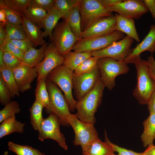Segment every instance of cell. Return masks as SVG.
<instances>
[{"instance_id": "1", "label": "cell", "mask_w": 155, "mask_h": 155, "mask_svg": "<svg viewBox=\"0 0 155 155\" xmlns=\"http://www.w3.org/2000/svg\"><path fill=\"white\" fill-rule=\"evenodd\" d=\"M105 87L100 77L93 89L77 101L76 115L80 120L94 124L96 122L94 114L101 103Z\"/></svg>"}, {"instance_id": "2", "label": "cell", "mask_w": 155, "mask_h": 155, "mask_svg": "<svg viewBox=\"0 0 155 155\" xmlns=\"http://www.w3.org/2000/svg\"><path fill=\"white\" fill-rule=\"evenodd\" d=\"M133 63L136 69L137 83L133 94L140 104H147L154 88L155 81L149 73L147 60L140 57Z\"/></svg>"}, {"instance_id": "3", "label": "cell", "mask_w": 155, "mask_h": 155, "mask_svg": "<svg viewBox=\"0 0 155 155\" xmlns=\"http://www.w3.org/2000/svg\"><path fill=\"white\" fill-rule=\"evenodd\" d=\"M73 76V71L62 65L53 69L47 77L48 79L58 85L63 92L69 110L71 111L75 109L77 102L74 99L72 95Z\"/></svg>"}, {"instance_id": "4", "label": "cell", "mask_w": 155, "mask_h": 155, "mask_svg": "<svg viewBox=\"0 0 155 155\" xmlns=\"http://www.w3.org/2000/svg\"><path fill=\"white\" fill-rule=\"evenodd\" d=\"M98 65L101 78L105 87L111 90L115 86V79L118 75L127 73L129 70L127 64L108 57L98 59Z\"/></svg>"}, {"instance_id": "5", "label": "cell", "mask_w": 155, "mask_h": 155, "mask_svg": "<svg viewBox=\"0 0 155 155\" xmlns=\"http://www.w3.org/2000/svg\"><path fill=\"white\" fill-rule=\"evenodd\" d=\"M124 36V33L115 30L104 36L83 38L76 42L72 50L75 51L92 53L105 48Z\"/></svg>"}, {"instance_id": "6", "label": "cell", "mask_w": 155, "mask_h": 155, "mask_svg": "<svg viewBox=\"0 0 155 155\" xmlns=\"http://www.w3.org/2000/svg\"><path fill=\"white\" fill-rule=\"evenodd\" d=\"M67 120L74 132L73 143L75 146H80L82 150L92 141L99 137L94 124L80 120L76 114H71L67 117Z\"/></svg>"}, {"instance_id": "7", "label": "cell", "mask_w": 155, "mask_h": 155, "mask_svg": "<svg viewBox=\"0 0 155 155\" xmlns=\"http://www.w3.org/2000/svg\"><path fill=\"white\" fill-rule=\"evenodd\" d=\"M80 12L82 32L98 18L112 14L99 0H80Z\"/></svg>"}, {"instance_id": "8", "label": "cell", "mask_w": 155, "mask_h": 155, "mask_svg": "<svg viewBox=\"0 0 155 155\" xmlns=\"http://www.w3.org/2000/svg\"><path fill=\"white\" fill-rule=\"evenodd\" d=\"M46 84L50 97L51 112L57 116L62 125H69L67 118L71 113L64 95L56 85L47 78Z\"/></svg>"}, {"instance_id": "9", "label": "cell", "mask_w": 155, "mask_h": 155, "mask_svg": "<svg viewBox=\"0 0 155 155\" xmlns=\"http://www.w3.org/2000/svg\"><path fill=\"white\" fill-rule=\"evenodd\" d=\"M52 37V42L59 54L63 57L71 51L79 40L64 20L57 24L53 30Z\"/></svg>"}, {"instance_id": "10", "label": "cell", "mask_w": 155, "mask_h": 155, "mask_svg": "<svg viewBox=\"0 0 155 155\" xmlns=\"http://www.w3.org/2000/svg\"><path fill=\"white\" fill-rule=\"evenodd\" d=\"M60 121L55 114L50 113L49 116L44 119L38 130V139L42 142L50 139L56 141L59 145L65 150L68 149L64 135L60 129Z\"/></svg>"}, {"instance_id": "11", "label": "cell", "mask_w": 155, "mask_h": 155, "mask_svg": "<svg viewBox=\"0 0 155 155\" xmlns=\"http://www.w3.org/2000/svg\"><path fill=\"white\" fill-rule=\"evenodd\" d=\"M133 40L127 35L105 48L92 52V56L98 58L108 57L117 61H123L132 50L131 45Z\"/></svg>"}, {"instance_id": "12", "label": "cell", "mask_w": 155, "mask_h": 155, "mask_svg": "<svg viewBox=\"0 0 155 155\" xmlns=\"http://www.w3.org/2000/svg\"><path fill=\"white\" fill-rule=\"evenodd\" d=\"M100 77V72L98 65L88 72L78 76L73 75L74 94L78 100L82 98L93 89Z\"/></svg>"}, {"instance_id": "13", "label": "cell", "mask_w": 155, "mask_h": 155, "mask_svg": "<svg viewBox=\"0 0 155 155\" xmlns=\"http://www.w3.org/2000/svg\"><path fill=\"white\" fill-rule=\"evenodd\" d=\"M44 54L43 60L34 67L38 74L37 80L47 78L53 69L63 64L64 57L59 54L53 42L48 44Z\"/></svg>"}, {"instance_id": "14", "label": "cell", "mask_w": 155, "mask_h": 155, "mask_svg": "<svg viewBox=\"0 0 155 155\" xmlns=\"http://www.w3.org/2000/svg\"><path fill=\"white\" fill-rule=\"evenodd\" d=\"M106 9L128 18L138 19L149 11L142 0H126Z\"/></svg>"}, {"instance_id": "15", "label": "cell", "mask_w": 155, "mask_h": 155, "mask_svg": "<svg viewBox=\"0 0 155 155\" xmlns=\"http://www.w3.org/2000/svg\"><path fill=\"white\" fill-rule=\"evenodd\" d=\"M116 25L115 15L101 17L82 32V38L107 35L116 30Z\"/></svg>"}, {"instance_id": "16", "label": "cell", "mask_w": 155, "mask_h": 155, "mask_svg": "<svg viewBox=\"0 0 155 155\" xmlns=\"http://www.w3.org/2000/svg\"><path fill=\"white\" fill-rule=\"evenodd\" d=\"M20 92L23 93L31 88V84L38 74L35 67L22 64L12 70Z\"/></svg>"}, {"instance_id": "17", "label": "cell", "mask_w": 155, "mask_h": 155, "mask_svg": "<svg viewBox=\"0 0 155 155\" xmlns=\"http://www.w3.org/2000/svg\"><path fill=\"white\" fill-rule=\"evenodd\" d=\"M148 51L152 54L155 52V25L152 24L150 31L143 40L136 46L132 49L130 54L124 61L127 64L133 63L141 54L143 52Z\"/></svg>"}, {"instance_id": "18", "label": "cell", "mask_w": 155, "mask_h": 155, "mask_svg": "<svg viewBox=\"0 0 155 155\" xmlns=\"http://www.w3.org/2000/svg\"><path fill=\"white\" fill-rule=\"evenodd\" d=\"M22 18V25L27 38L34 47L43 45L45 42L43 39V32L40 27L32 22L24 16Z\"/></svg>"}, {"instance_id": "19", "label": "cell", "mask_w": 155, "mask_h": 155, "mask_svg": "<svg viewBox=\"0 0 155 155\" xmlns=\"http://www.w3.org/2000/svg\"><path fill=\"white\" fill-rule=\"evenodd\" d=\"M83 155H115L112 147L98 137L82 150Z\"/></svg>"}, {"instance_id": "20", "label": "cell", "mask_w": 155, "mask_h": 155, "mask_svg": "<svg viewBox=\"0 0 155 155\" xmlns=\"http://www.w3.org/2000/svg\"><path fill=\"white\" fill-rule=\"evenodd\" d=\"M115 16L117 22L116 30L125 33L137 42H140V38L135 27L133 19L123 17L117 13H115Z\"/></svg>"}, {"instance_id": "21", "label": "cell", "mask_w": 155, "mask_h": 155, "mask_svg": "<svg viewBox=\"0 0 155 155\" xmlns=\"http://www.w3.org/2000/svg\"><path fill=\"white\" fill-rule=\"evenodd\" d=\"M61 18L60 13L54 7L47 12L41 22L42 27L44 29L43 32L44 37L48 36L52 41L53 30Z\"/></svg>"}, {"instance_id": "22", "label": "cell", "mask_w": 155, "mask_h": 155, "mask_svg": "<svg viewBox=\"0 0 155 155\" xmlns=\"http://www.w3.org/2000/svg\"><path fill=\"white\" fill-rule=\"evenodd\" d=\"M48 45L45 42L38 49L31 47L24 53L21 60L22 63L31 67H35L44 59V51Z\"/></svg>"}, {"instance_id": "23", "label": "cell", "mask_w": 155, "mask_h": 155, "mask_svg": "<svg viewBox=\"0 0 155 155\" xmlns=\"http://www.w3.org/2000/svg\"><path fill=\"white\" fill-rule=\"evenodd\" d=\"M144 130L141 140L144 147L153 144L155 139V114L150 113L149 115L143 123Z\"/></svg>"}, {"instance_id": "24", "label": "cell", "mask_w": 155, "mask_h": 155, "mask_svg": "<svg viewBox=\"0 0 155 155\" xmlns=\"http://www.w3.org/2000/svg\"><path fill=\"white\" fill-rule=\"evenodd\" d=\"M25 124L17 121L15 116L4 120L0 125V138L15 132L23 133Z\"/></svg>"}, {"instance_id": "25", "label": "cell", "mask_w": 155, "mask_h": 155, "mask_svg": "<svg viewBox=\"0 0 155 155\" xmlns=\"http://www.w3.org/2000/svg\"><path fill=\"white\" fill-rule=\"evenodd\" d=\"M47 78L37 80V83L35 90V100L41 104L50 113L51 111V107L46 86Z\"/></svg>"}, {"instance_id": "26", "label": "cell", "mask_w": 155, "mask_h": 155, "mask_svg": "<svg viewBox=\"0 0 155 155\" xmlns=\"http://www.w3.org/2000/svg\"><path fill=\"white\" fill-rule=\"evenodd\" d=\"M91 56L90 52L70 51L64 56L63 65L73 71L83 61Z\"/></svg>"}, {"instance_id": "27", "label": "cell", "mask_w": 155, "mask_h": 155, "mask_svg": "<svg viewBox=\"0 0 155 155\" xmlns=\"http://www.w3.org/2000/svg\"><path fill=\"white\" fill-rule=\"evenodd\" d=\"M80 3L72 10L65 21L74 35L79 40L82 38L81 18L80 12Z\"/></svg>"}, {"instance_id": "28", "label": "cell", "mask_w": 155, "mask_h": 155, "mask_svg": "<svg viewBox=\"0 0 155 155\" xmlns=\"http://www.w3.org/2000/svg\"><path fill=\"white\" fill-rule=\"evenodd\" d=\"M1 75L8 89L12 98L20 96L18 86L12 70L4 67L0 69Z\"/></svg>"}, {"instance_id": "29", "label": "cell", "mask_w": 155, "mask_h": 155, "mask_svg": "<svg viewBox=\"0 0 155 155\" xmlns=\"http://www.w3.org/2000/svg\"><path fill=\"white\" fill-rule=\"evenodd\" d=\"M43 108L41 104L35 100L29 109L30 123L35 130L38 131L44 119L42 116Z\"/></svg>"}, {"instance_id": "30", "label": "cell", "mask_w": 155, "mask_h": 155, "mask_svg": "<svg viewBox=\"0 0 155 155\" xmlns=\"http://www.w3.org/2000/svg\"><path fill=\"white\" fill-rule=\"evenodd\" d=\"M80 2V0H55L54 7L66 21L72 10Z\"/></svg>"}, {"instance_id": "31", "label": "cell", "mask_w": 155, "mask_h": 155, "mask_svg": "<svg viewBox=\"0 0 155 155\" xmlns=\"http://www.w3.org/2000/svg\"><path fill=\"white\" fill-rule=\"evenodd\" d=\"M47 12L40 8L30 5L24 16L32 22L40 27H42V20Z\"/></svg>"}, {"instance_id": "32", "label": "cell", "mask_w": 155, "mask_h": 155, "mask_svg": "<svg viewBox=\"0 0 155 155\" xmlns=\"http://www.w3.org/2000/svg\"><path fill=\"white\" fill-rule=\"evenodd\" d=\"M8 149L17 155H45L31 146L19 145L11 141L8 142Z\"/></svg>"}, {"instance_id": "33", "label": "cell", "mask_w": 155, "mask_h": 155, "mask_svg": "<svg viewBox=\"0 0 155 155\" xmlns=\"http://www.w3.org/2000/svg\"><path fill=\"white\" fill-rule=\"evenodd\" d=\"M5 26L6 38L13 40H21L27 38L22 25L15 24L8 22Z\"/></svg>"}, {"instance_id": "34", "label": "cell", "mask_w": 155, "mask_h": 155, "mask_svg": "<svg viewBox=\"0 0 155 155\" xmlns=\"http://www.w3.org/2000/svg\"><path fill=\"white\" fill-rule=\"evenodd\" d=\"M0 9L5 13L8 22L13 24L22 25V18L24 15L7 6L3 0H0Z\"/></svg>"}, {"instance_id": "35", "label": "cell", "mask_w": 155, "mask_h": 155, "mask_svg": "<svg viewBox=\"0 0 155 155\" xmlns=\"http://www.w3.org/2000/svg\"><path fill=\"white\" fill-rule=\"evenodd\" d=\"M20 108L18 103L16 101H11L5 106L0 111V122L9 118L15 116L19 113Z\"/></svg>"}, {"instance_id": "36", "label": "cell", "mask_w": 155, "mask_h": 155, "mask_svg": "<svg viewBox=\"0 0 155 155\" xmlns=\"http://www.w3.org/2000/svg\"><path fill=\"white\" fill-rule=\"evenodd\" d=\"M98 58L91 56L83 61L73 71V75L78 76L88 72L98 65Z\"/></svg>"}, {"instance_id": "37", "label": "cell", "mask_w": 155, "mask_h": 155, "mask_svg": "<svg viewBox=\"0 0 155 155\" xmlns=\"http://www.w3.org/2000/svg\"><path fill=\"white\" fill-rule=\"evenodd\" d=\"M3 0L7 6L23 15L30 5V0Z\"/></svg>"}, {"instance_id": "38", "label": "cell", "mask_w": 155, "mask_h": 155, "mask_svg": "<svg viewBox=\"0 0 155 155\" xmlns=\"http://www.w3.org/2000/svg\"><path fill=\"white\" fill-rule=\"evenodd\" d=\"M0 48L4 51L8 52L22 60L24 53L11 42L6 39L0 45Z\"/></svg>"}, {"instance_id": "39", "label": "cell", "mask_w": 155, "mask_h": 155, "mask_svg": "<svg viewBox=\"0 0 155 155\" xmlns=\"http://www.w3.org/2000/svg\"><path fill=\"white\" fill-rule=\"evenodd\" d=\"M3 51V59L5 67L12 70L22 64L21 59L8 52Z\"/></svg>"}, {"instance_id": "40", "label": "cell", "mask_w": 155, "mask_h": 155, "mask_svg": "<svg viewBox=\"0 0 155 155\" xmlns=\"http://www.w3.org/2000/svg\"><path fill=\"white\" fill-rule=\"evenodd\" d=\"M12 98L10 92L0 75V102L5 106L10 102Z\"/></svg>"}, {"instance_id": "41", "label": "cell", "mask_w": 155, "mask_h": 155, "mask_svg": "<svg viewBox=\"0 0 155 155\" xmlns=\"http://www.w3.org/2000/svg\"><path fill=\"white\" fill-rule=\"evenodd\" d=\"M105 142L111 145L115 152L117 153L115 155H141L140 153L135 152L131 150L121 147L114 144L108 140L106 132H105Z\"/></svg>"}, {"instance_id": "42", "label": "cell", "mask_w": 155, "mask_h": 155, "mask_svg": "<svg viewBox=\"0 0 155 155\" xmlns=\"http://www.w3.org/2000/svg\"><path fill=\"white\" fill-rule=\"evenodd\" d=\"M55 0H30V5L41 8L47 12L54 7Z\"/></svg>"}, {"instance_id": "43", "label": "cell", "mask_w": 155, "mask_h": 155, "mask_svg": "<svg viewBox=\"0 0 155 155\" xmlns=\"http://www.w3.org/2000/svg\"><path fill=\"white\" fill-rule=\"evenodd\" d=\"M15 46L25 53L31 47H33V44L30 40L27 38L21 40H13L6 38Z\"/></svg>"}, {"instance_id": "44", "label": "cell", "mask_w": 155, "mask_h": 155, "mask_svg": "<svg viewBox=\"0 0 155 155\" xmlns=\"http://www.w3.org/2000/svg\"><path fill=\"white\" fill-rule=\"evenodd\" d=\"M150 12L153 20L155 21V0H142Z\"/></svg>"}, {"instance_id": "45", "label": "cell", "mask_w": 155, "mask_h": 155, "mask_svg": "<svg viewBox=\"0 0 155 155\" xmlns=\"http://www.w3.org/2000/svg\"><path fill=\"white\" fill-rule=\"evenodd\" d=\"M147 104L150 113L155 114V87Z\"/></svg>"}, {"instance_id": "46", "label": "cell", "mask_w": 155, "mask_h": 155, "mask_svg": "<svg viewBox=\"0 0 155 155\" xmlns=\"http://www.w3.org/2000/svg\"><path fill=\"white\" fill-rule=\"evenodd\" d=\"M147 61L149 70L155 76V60L152 55L148 57Z\"/></svg>"}, {"instance_id": "47", "label": "cell", "mask_w": 155, "mask_h": 155, "mask_svg": "<svg viewBox=\"0 0 155 155\" xmlns=\"http://www.w3.org/2000/svg\"><path fill=\"white\" fill-rule=\"evenodd\" d=\"M101 4L106 8L122 2L121 0H99Z\"/></svg>"}, {"instance_id": "48", "label": "cell", "mask_w": 155, "mask_h": 155, "mask_svg": "<svg viewBox=\"0 0 155 155\" xmlns=\"http://www.w3.org/2000/svg\"><path fill=\"white\" fill-rule=\"evenodd\" d=\"M140 153L141 155H155V146L153 144L149 145L144 151Z\"/></svg>"}, {"instance_id": "49", "label": "cell", "mask_w": 155, "mask_h": 155, "mask_svg": "<svg viewBox=\"0 0 155 155\" xmlns=\"http://www.w3.org/2000/svg\"><path fill=\"white\" fill-rule=\"evenodd\" d=\"M2 24H0V44L1 45L7 38L6 32Z\"/></svg>"}, {"instance_id": "50", "label": "cell", "mask_w": 155, "mask_h": 155, "mask_svg": "<svg viewBox=\"0 0 155 155\" xmlns=\"http://www.w3.org/2000/svg\"><path fill=\"white\" fill-rule=\"evenodd\" d=\"M0 24L3 26H5L8 22L6 15L4 12L0 9Z\"/></svg>"}, {"instance_id": "51", "label": "cell", "mask_w": 155, "mask_h": 155, "mask_svg": "<svg viewBox=\"0 0 155 155\" xmlns=\"http://www.w3.org/2000/svg\"><path fill=\"white\" fill-rule=\"evenodd\" d=\"M3 51L0 48V69L5 67L3 59Z\"/></svg>"}, {"instance_id": "52", "label": "cell", "mask_w": 155, "mask_h": 155, "mask_svg": "<svg viewBox=\"0 0 155 155\" xmlns=\"http://www.w3.org/2000/svg\"><path fill=\"white\" fill-rule=\"evenodd\" d=\"M149 71L151 76L155 81V76L151 72V71L149 70Z\"/></svg>"}, {"instance_id": "53", "label": "cell", "mask_w": 155, "mask_h": 155, "mask_svg": "<svg viewBox=\"0 0 155 155\" xmlns=\"http://www.w3.org/2000/svg\"><path fill=\"white\" fill-rule=\"evenodd\" d=\"M8 153L7 151H6L4 152L3 155H8Z\"/></svg>"}, {"instance_id": "54", "label": "cell", "mask_w": 155, "mask_h": 155, "mask_svg": "<svg viewBox=\"0 0 155 155\" xmlns=\"http://www.w3.org/2000/svg\"></svg>"}]
</instances>
